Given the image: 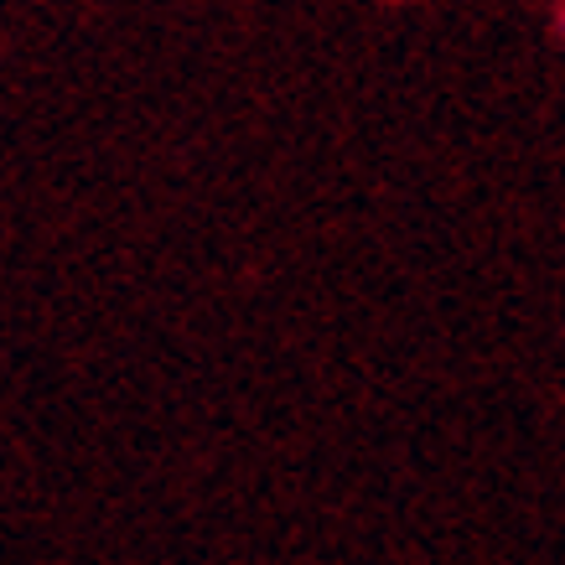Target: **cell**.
<instances>
[{
	"instance_id": "6da1fadb",
	"label": "cell",
	"mask_w": 565,
	"mask_h": 565,
	"mask_svg": "<svg viewBox=\"0 0 565 565\" xmlns=\"http://www.w3.org/2000/svg\"><path fill=\"white\" fill-rule=\"evenodd\" d=\"M561 36H565V11H561Z\"/></svg>"
}]
</instances>
